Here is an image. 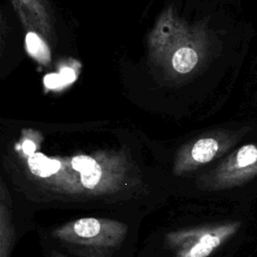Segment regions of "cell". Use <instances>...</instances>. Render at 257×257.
I'll list each match as a JSON object with an SVG mask.
<instances>
[{"label": "cell", "mask_w": 257, "mask_h": 257, "mask_svg": "<svg viewBox=\"0 0 257 257\" xmlns=\"http://www.w3.org/2000/svg\"><path fill=\"white\" fill-rule=\"evenodd\" d=\"M257 176V144H246L234 151L214 174L216 188H232Z\"/></svg>", "instance_id": "1"}, {"label": "cell", "mask_w": 257, "mask_h": 257, "mask_svg": "<svg viewBox=\"0 0 257 257\" xmlns=\"http://www.w3.org/2000/svg\"><path fill=\"white\" fill-rule=\"evenodd\" d=\"M207 37L199 28L191 29L166 55L161 64L178 74H189L196 70L206 55Z\"/></svg>", "instance_id": "2"}, {"label": "cell", "mask_w": 257, "mask_h": 257, "mask_svg": "<svg viewBox=\"0 0 257 257\" xmlns=\"http://www.w3.org/2000/svg\"><path fill=\"white\" fill-rule=\"evenodd\" d=\"M191 28L179 20L171 10L163 13L149 37V48L153 58L161 63L170 50L187 36Z\"/></svg>", "instance_id": "3"}, {"label": "cell", "mask_w": 257, "mask_h": 257, "mask_svg": "<svg viewBox=\"0 0 257 257\" xmlns=\"http://www.w3.org/2000/svg\"><path fill=\"white\" fill-rule=\"evenodd\" d=\"M22 23H30L45 40L54 41V23L46 0H11Z\"/></svg>", "instance_id": "4"}, {"label": "cell", "mask_w": 257, "mask_h": 257, "mask_svg": "<svg viewBox=\"0 0 257 257\" xmlns=\"http://www.w3.org/2000/svg\"><path fill=\"white\" fill-rule=\"evenodd\" d=\"M70 165L74 171L79 173L81 184L87 189H93L102 177V169L96 159L78 155L70 160Z\"/></svg>", "instance_id": "5"}, {"label": "cell", "mask_w": 257, "mask_h": 257, "mask_svg": "<svg viewBox=\"0 0 257 257\" xmlns=\"http://www.w3.org/2000/svg\"><path fill=\"white\" fill-rule=\"evenodd\" d=\"M25 34V47L31 57L42 65H48L51 61L49 47L42 35L34 28L28 27Z\"/></svg>", "instance_id": "6"}, {"label": "cell", "mask_w": 257, "mask_h": 257, "mask_svg": "<svg viewBox=\"0 0 257 257\" xmlns=\"http://www.w3.org/2000/svg\"><path fill=\"white\" fill-rule=\"evenodd\" d=\"M28 167L31 173L41 178L50 177L61 169V163L57 159L47 158L41 153H35L28 157Z\"/></svg>", "instance_id": "7"}, {"label": "cell", "mask_w": 257, "mask_h": 257, "mask_svg": "<svg viewBox=\"0 0 257 257\" xmlns=\"http://www.w3.org/2000/svg\"><path fill=\"white\" fill-rule=\"evenodd\" d=\"M73 233L79 238H92L100 231V222L95 218H82L73 223Z\"/></svg>", "instance_id": "8"}, {"label": "cell", "mask_w": 257, "mask_h": 257, "mask_svg": "<svg viewBox=\"0 0 257 257\" xmlns=\"http://www.w3.org/2000/svg\"><path fill=\"white\" fill-rule=\"evenodd\" d=\"M43 83H44L45 87H47L49 89H56V88H60V87L64 86L59 74L55 73V72L46 74L44 76Z\"/></svg>", "instance_id": "9"}, {"label": "cell", "mask_w": 257, "mask_h": 257, "mask_svg": "<svg viewBox=\"0 0 257 257\" xmlns=\"http://www.w3.org/2000/svg\"><path fill=\"white\" fill-rule=\"evenodd\" d=\"M58 74H59V76H60V78L63 82V85H67V84L72 83L76 78L75 71L71 67H68V66L60 68Z\"/></svg>", "instance_id": "10"}, {"label": "cell", "mask_w": 257, "mask_h": 257, "mask_svg": "<svg viewBox=\"0 0 257 257\" xmlns=\"http://www.w3.org/2000/svg\"><path fill=\"white\" fill-rule=\"evenodd\" d=\"M22 151H23V153L25 154V155H27L28 157L29 156H31V155H33V154H35L36 152V145H35V143L32 141V140H30V139H26V140H24L23 141V143H22Z\"/></svg>", "instance_id": "11"}]
</instances>
